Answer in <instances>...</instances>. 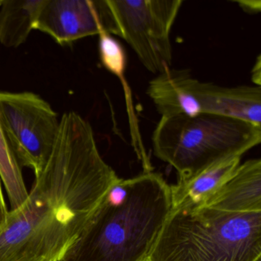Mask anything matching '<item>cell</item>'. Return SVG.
Returning a JSON list of instances; mask_svg holds the SVG:
<instances>
[{"label":"cell","mask_w":261,"mask_h":261,"mask_svg":"<svg viewBox=\"0 0 261 261\" xmlns=\"http://www.w3.org/2000/svg\"><path fill=\"white\" fill-rule=\"evenodd\" d=\"M233 2L238 4L243 11L249 14H257L260 13V0H241V1H233Z\"/></svg>","instance_id":"cell-15"},{"label":"cell","mask_w":261,"mask_h":261,"mask_svg":"<svg viewBox=\"0 0 261 261\" xmlns=\"http://www.w3.org/2000/svg\"><path fill=\"white\" fill-rule=\"evenodd\" d=\"M192 76L187 69L169 68L157 74L149 83L146 94L161 117L201 114L191 90Z\"/></svg>","instance_id":"cell-10"},{"label":"cell","mask_w":261,"mask_h":261,"mask_svg":"<svg viewBox=\"0 0 261 261\" xmlns=\"http://www.w3.org/2000/svg\"><path fill=\"white\" fill-rule=\"evenodd\" d=\"M110 34L133 48L143 66L153 74L171 68L170 35L183 0H106Z\"/></svg>","instance_id":"cell-5"},{"label":"cell","mask_w":261,"mask_h":261,"mask_svg":"<svg viewBox=\"0 0 261 261\" xmlns=\"http://www.w3.org/2000/svg\"><path fill=\"white\" fill-rule=\"evenodd\" d=\"M1 4H2V0H0V6H1Z\"/></svg>","instance_id":"cell-19"},{"label":"cell","mask_w":261,"mask_h":261,"mask_svg":"<svg viewBox=\"0 0 261 261\" xmlns=\"http://www.w3.org/2000/svg\"><path fill=\"white\" fill-rule=\"evenodd\" d=\"M251 79L255 86L260 87L261 85V60L260 56L256 58L254 66L251 71Z\"/></svg>","instance_id":"cell-16"},{"label":"cell","mask_w":261,"mask_h":261,"mask_svg":"<svg viewBox=\"0 0 261 261\" xmlns=\"http://www.w3.org/2000/svg\"><path fill=\"white\" fill-rule=\"evenodd\" d=\"M45 0H2L0 6V43L17 48L34 30Z\"/></svg>","instance_id":"cell-12"},{"label":"cell","mask_w":261,"mask_h":261,"mask_svg":"<svg viewBox=\"0 0 261 261\" xmlns=\"http://www.w3.org/2000/svg\"><path fill=\"white\" fill-rule=\"evenodd\" d=\"M255 261H261V257L259 258V259H256V260Z\"/></svg>","instance_id":"cell-18"},{"label":"cell","mask_w":261,"mask_h":261,"mask_svg":"<svg viewBox=\"0 0 261 261\" xmlns=\"http://www.w3.org/2000/svg\"><path fill=\"white\" fill-rule=\"evenodd\" d=\"M0 178L8 195L11 210L20 207L29 192L22 176L21 166L13 152L0 121Z\"/></svg>","instance_id":"cell-13"},{"label":"cell","mask_w":261,"mask_h":261,"mask_svg":"<svg viewBox=\"0 0 261 261\" xmlns=\"http://www.w3.org/2000/svg\"><path fill=\"white\" fill-rule=\"evenodd\" d=\"M0 121L20 166L39 174L59 132L57 113L35 93L0 91Z\"/></svg>","instance_id":"cell-6"},{"label":"cell","mask_w":261,"mask_h":261,"mask_svg":"<svg viewBox=\"0 0 261 261\" xmlns=\"http://www.w3.org/2000/svg\"><path fill=\"white\" fill-rule=\"evenodd\" d=\"M192 95L201 114L224 116L261 126V87H224L192 77Z\"/></svg>","instance_id":"cell-8"},{"label":"cell","mask_w":261,"mask_h":261,"mask_svg":"<svg viewBox=\"0 0 261 261\" xmlns=\"http://www.w3.org/2000/svg\"><path fill=\"white\" fill-rule=\"evenodd\" d=\"M9 211L6 204L5 198L3 193L2 186L0 182V228L5 224L8 216Z\"/></svg>","instance_id":"cell-17"},{"label":"cell","mask_w":261,"mask_h":261,"mask_svg":"<svg viewBox=\"0 0 261 261\" xmlns=\"http://www.w3.org/2000/svg\"><path fill=\"white\" fill-rule=\"evenodd\" d=\"M106 0H45L34 30L53 38L59 45L111 31Z\"/></svg>","instance_id":"cell-7"},{"label":"cell","mask_w":261,"mask_h":261,"mask_svg":"<svg viewBox=\"0 0 261 261\" xmlns=\"http://www.w3.org/2000/svg\"><path fill=\"white\" fill-rule=\"evenodd\" d=\"M260 142L261 126L212 114L161 117L152 135L154 155L176 170L178 181Z\"/></svg>","instance_id":"cell-4"},{"label":"cell","mask_w":261,"mask_h":261,"mask_svg":"<svg viewBox=\"0 0 261 261\" xmlns=\"http://www.w3.org/2000/svg\"><path fill=\"white\" fill-rule=\"evenodd\" d=\"M171 209L161 174L118 178L62 261H146Z\"/></svg>","instance_id":"cell-2"},{"label":"cell","mask_w":261,"mask_h":261,"mask_svg":"<svg viewBox=\"0 0 261 261\" xmlns=\"http://www.w3.org/2000/svg\"><path fill=\"white\" fill-rule=\"evenodd\" d=\"M261 257V212L206 207L171 209L146 261H255Z\"/></svg>","instance_id":"cell-3"},{"label":"cell","mask_w":261,"mask_h":261,"mask_svg":"<svg viewBox=\"0 0 261 261\" xmlns=\"http://www.w3.org/2000/svg\"><path fill=\"white\" fill-rule=\"evenodd\" d=\"M99 53L102 65L117 77L123 79L126 66L124 48L106 32L99 35Z\"/></svg>","instance_id":"cell-14"},{"label":"cell","mask_w":261,"mask_h":261,"mask_svg":"<svg viewBox=\"0 0 261 261\" xmlns=\"http://www.w3.org/2000/svg\"><path fill=\"white\" fill-rule=\"evenodd\" d=\"M204 206L230 213L261 212L260 159L240 164L228 181Z\"/></svg>","instance_id":"cell-9"},{"label":"cell","mask_w":261,"mask_h":261,"mask_svg":"<svg viewBox=\"0 0 261 261\" xmlns=\"http://www.w3.org/2000/svg\"><path fill=\"white\" fill-rule=\"evenodd\" d=\"M241 156L224 159L211 165L192 178L171 186L172 208L203 207L233 175Z\"/></svg>","instance_id":"cell-11"},{"label":"cell","mask_w":261,"mask_h":261,"mask_svg":"<svg viewBox=\"0 0 261 261\" xmlns=\"http://www.w3.org/2000/svg\"><path fill=\"white\" fill-rule=\"evenodd\" d=\"M118 178L89 122L65 113L27 199L0 228V261H62Z\"/></svg>","instance_id":"cell-1"}]
</instances>
